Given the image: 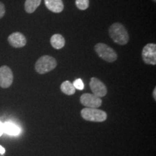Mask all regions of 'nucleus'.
Returning <instances> with one entry per match:
<instances>
[{
    "instance_id": "nucleus-10",
    "label": "nucleus",
    "mask_w": 156,
    "mask_h": 156,
    "mask_svg": "<svg viewBox=\"0 0 156 156\" xmlns=\"http://www.w3.org/2000/svg\"><path fill=\"white\" fill-rule=\"evenodd\" d=\"M45 5L48 9L55 13L63 11L64 4L62 0H44Z\"/></svg>"
},
{
    "instance_id": "nucleus-14",
    "label": "nucleus",
    "mask_w": 156,
    "mask_h": 156,
    "mask_svg": "<svg viewBox=\"0 0 156 156\" xmlns=\"http://www.w3.org/2000/svg\"><path fill=\"white\" fill-rule=\"evenodd\" d=\"M60 89H61L62 93L67 95H72L75 93V88L73 86V84L68 80L64 81L62 83Z\"/></svg>"
},
{
    "instance_id": "nucleus-18",
    "label": "nucleus",
    "mask_w": 156,
    "mask_h": 156,
    "mask_svg": "<svg viewBox=\"0 0 156 156\" xmlns=\"http://www.w3.org/2000/svg\"><path fill=\"white\" fill-rule=\"evenodd\" d=\"M4 133V131H3V123L1 122V120H0V136L2 135Z\"/></svg>"
},
{
    "instance_id": "nucleus-9",
    "label": "nucleus",
    "mask_w": 156,
    "mask_h": 156,
    "mask_svg": "<svg viewBox=\"0 0 156 156\" xmlns=\"http://www.w3.org/2000/svg\"><path fill=\"white\" fill-rule=\"evenodd\" d=\"M9 44L14 48H22L26 45L25 36L20 32H15L10 34L7 38Z\"/></svg>"
},
{
    "instance_id": "nucleus-3",
    "label": "nucleus",
    "mask_w": 156,
    "mask_h": 156,
    "mask_svg": "<svg viewBox=\"0 0 156 156\" xmlns=\"http://www.w3.org/2000/svg\"><path fill=\"white\" fill-rule=\"evenodd\" d=\"M81 116L85 120L94 122H103L107 119L106 112L94 108H83L81 111Z\"/></svg>"
},
{
    "instance_id": "nucleus-8",
    "label": "nucleus",
    "mask_w": 156,
    "mask_h": 156,
    "mask_svg": "<svg viewBox=\"0 0 156 156\" xmlns=\"http://www.w3.org/2000/svg\"><path fill=\"white\" fill-rule=\"evenodd\" d=\"M90 87L93 94L98 97H104L107 94V87L105 84L96 77L91 78Z\"/></svg>"
},
{
    "instance_id": "nucleus-19",
    "label": "nucleus",
    "mask_w": 156,
    "mask_h": 156,
    "mask_svg": "<svg viewBox=\"0 0 156 156\" xmlns=\"http://www.w3.org/2000/svg\"><path fill=\"white\" fill-rule=\"evenodd\" d=\"M5 147H3L2 146L0 145V154H1V155H4V154H5Z\"/></svg>"
},
{
    "instance_id": "nucleus-21",
    "label": "nucleus",
    "mask_w": 156,
    "mask_h": 156,
    "mask_svg": "<svg viewBox=\"0 0 156 156\" xmlns=\"http://www.w3.org/2000/svg\"><path fill=\"white\" fill-rule=\"evenodd\" d=\"M153 1L154 2H156V0H153Z\"/></svg>"
},
{
    "instance_id": "nucleus-20",
    "label": "nucleus",
    "mask_w": 156,
    "mask_h": 156,
    "mask_svg": "<svg viewBox=\"0 0 156 156\" xmlns=\"http://www.w3.org/2000/svg\"><path fill=\"white\" fill-rule=\"evenodd\" d=\"M153 95L154 98V100L156 101V87H155L153 90Z\"/></svg>"
},
{
    "instance_id": "nucleus-16",
    "label": "nucleus",
    "mask_w": 156,
    "mask_h": 156,
    "mask_svg": "<svg viewBox=\"0 0 156 156\" xmlns=\"http://www.w3.org/2000/svg\"><path fill=\"white\" fill-rule=\"evenodd\" d=\"M73 86L75 87V89L80 90H82L84 89V83L83 80L81 79H77L75 82L73 83Z\"/></svg>"
},
{
    "instance_id": "nucleus-11",
    "label": "nucleus",
    "mask_w": 156,
    "mask_h": 156,
    "mask_svg": "<svg viewBox=\"0 0 156 156\" xmlns=\"http://www.w3.org/2000/svg\"><path fill=\"white\" fill-rule=\"evenodd\" d=\"M3 131L9 135L15 136L20 133V129L14 123L7 122L3 124Z\"/></svg>"
},
{
    "instance_id": "nucleus-17",
    "label": "nucleus",
    "mask_w": 156,
    "mask_h": 156,
    "mask_svg": "<svg viewBox=\"0 0 156 156\" xmlns=\"http://www.w3.org/2000/svg\"><path fill=\"white\" fill-rule=\"evenodd\" d=\"M5 6L0 2V19H2L5 15Z\"/></svg>"
},
{
    "instance_id": "nucleus-13",
    "label": "nucleus",
    "mask_w": 156,
    "mask_h": 156,
    "mask_svg": "<svg viewBox=\"0 0 156 156\" xmlns=\"http://www.w3.org/2000/svg\"><path fill=\"white\" fill-rule=\"evenodd\" d=\"M41 0H26L25 2V10L28 13H33L41 5Z\"/></svg>"
},
{
    "instance_id": "nucleus-15",
    "label": "nucleus",
    "mask_w": 156,
    "mask_h": 156,
    "mask_svg": "<svg viewBox=\"0 0 156 156\" xmlns=\"http://www.w3.org/2000/svg\"><path fill=\"white\" fill-rule=\"evenodd\" d=\"M75 4L78 9L80 10H85L89 7V0H76Z\"/></svg>"
},
{
    "instance_id": "nucleus-12",
    "label": "nucleus",
    "mask_w": 156,
    "mask_h": 156,
    "mask_svg": "<svg viewBox=\"0 0 156 156\" xmlns=\"http://www.w3.org/2000/svg\"><path fill=\"white\" fill-rule=\"evenodd\" d=\"M50 42L55 49H61L65 45V39L61 34H54L51 38Z\"/></svg>"
},
{
    "instance_id": "nucleus-6",
    "label": "nucleus",
    "mask_w": 156,
    "mask_h": 156,
    "mask_svg": "<svg viewBox=\"0 0 156 156\" xmlns=\"http://www.w3.org/2000/svg\"><path fill=\"white\" fill-rule=\"evenodd\" d=\"M13 73L10 68L6 65L0 67V87L8 88L13 83Z\"/></svg>"
},
{
    "instance_id": "nucleus-5",
    "label": "nucleus",
    "mask_w": 156,
    "mask_h": 156,
    "mask_svg": "<svg viewBox=\"0 0 156 156\" xmlns=\"http://www.w3.org/2000/svg\"><path fill=\"white\" fill-rule=\"evenodd\" d=\"M142 58L147 64H156V45L155 44H147L144 46L142 51Z\"/></svg>"
},
{
    "instance_id": "nucleus-2",
    "label": "nucleus",
    "mask_w": 156,
    "mask_h": 156,
    "mask_svg": "<svg viewBox=\"0 0 156 156\" xmlns=\"http://www.w3.org/2000/svg\"><path fill=\"white\" fill-rule=\"evenodd\" d=\"M57 65L55 58L51 56H42L37 60L35 64V69L38 74L44 75L55 69Z\"/></svg>"
},
{
    "instance_id": "nucleus-1",
    "label": "nucleus",
    "mask_w": 156,
    "mask_h": 156,
    "mask_svg": "<svg viewBox=\"0 0 156 156\" xmlns=\"http://www.w3.org/2000/svg\"><path fill=\"white\" fill-rule=\"evenodd\" d=\"M108 33L112 40L117 44L125 45L129 39L126 29L119 23H115L111 25Z\"/></svg>"
},
{
    "instance_id": "nucleus-4",
    "label": "nucleus",
    "mask_w": 156,
    "mask_h": 156,
    "mask_svg": "<svg viewBox=\"0 0 156 156\" xmlns=\"http://www.w3.org/2000/svg\"><path fill=\"white\" fill-rule=\"evenodd\" d=\"M95 51L99 57L107 62H114L117 59L116 51L107 44L99 43L95 46Z\"/></svg>"
},
{
    "instance_id": "nucleus-7",
    "label": "nucleus",
    "mask_w": 156,
    "mask_h": 156,
    "mask_svg": "<svg viewBox=\"0 0 156 156\" xmlns=\"http://www.w3.org/2000/svg\"><path fill=\"white\" fill-rule=\"evenodd\" d=\"M80 103L86 108H98L102 104V100L101 98L90 93H84L80 96Z\"/></svg>"
}]
</instances>
